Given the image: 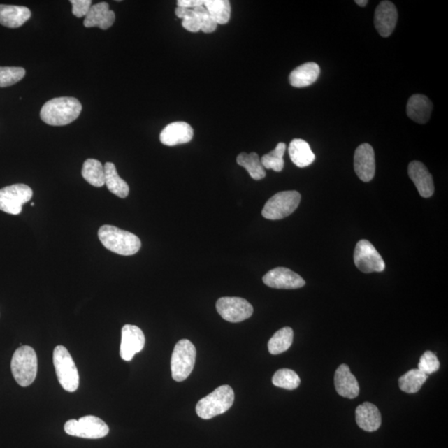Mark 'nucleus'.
<instances>
[{
	"instance_id": "1",
	"label": "nucleus",
	"mask_w": 448,
	"mask_h": 448,
	"mask_svg": "<svg viewBox=\"0 0 448 448\" xmlns=\"http://www.w3.org/2000/svg\"><path fill=\"white\" fill-rule=\"evenodd\" d=\"M82 106L74 97H57L43 105L40 117L48 125L61 127L68 125L81 114Z\"/></svg>"
},
{
	"instance_id": "2",
	"label": "nucleus",
	"mask_w": 448,
	"mask_h": 448,
	"mask_svg": "<svg viewBox=\"0 0 448 448\" xmlns=\"http://www.w3.org/2000/svg\"><path fill=\"white\" fill-rule=\"evenodd\" d=\"M99 237L106 250L119 255H134L140 250V239L136 235L114 226L104 225L101 227Z\"/></svg>"
},
{
	"instance_id": "3",
	"label": "nucleus",
	"mask_w": 448,
	"mask_h": 448,
	"mask_svg": "<svg viewBox=\"0 0 448 448\" xmlns=\"http://www.w3.org/2000/svg\"><path fill=\"white\" fill-rule=\"evenodd\" d=\"M11 370L13 378L22 387L32 384L38 373V358L35 350L28 345L17 349L12 358Z\"/></svg>"
},
{
	"instance_id": "4",
	"label": "nucleus",
	"mask_w": 448,
	"mask_h": 448,
	"mask_svg": "<svg viewBox=\"0 0 448 448\" xmlns=\"http://www.w3.org/2000/svg\"><path fill=\"white\" fill-rule=\"evenodd\" d=\"M233 389L229 385H222L198 402L196 412L199 418L211 419L227 412L233 406Z\"/></svg>"
},
{
	"instance_id": "5",
	"label": "nucleus",
	"mask_w": 448,
	"mask_h": 448,
	"mask_svg": "<svg viewBox=\"0 0 448 448\" xmlns=\"http://www.w3.org/2000/svg\"><path fill=\"white\" fill-rule=\"evenodd\" d=\"M57 380L66 391L75 392L79 387V375L76 365L68 350L63 345H57L53 352Z\"/></svg>"
},
{
	"instance_id": "6",
	"label": "nucleus",
	"mask_w": 448,
	"mask_h": 448,
	"mask_svg": "<svg viewBox=\"0 0 448 448\" xmlns=\"http://www.w3.org/2000/svg\"><path fill=\"white\" fill-rule=\"evenodd\" d=\"M196 349L189 340H181L175 346L171 356L172 378L182 382L192 374L196 361Z\"/></svg>"
},
{
	"instance_id": "7",
	"label": "nucleus",
	"mask_w": 448,
	"mask_h": 448,
	"mask_svg": "<svg viewBox=\"0 0 448 448\" xmlns=\"http://www.w3.org/2000/svg\"><path fill=\"white\" fill-rule=\"evenodd\" d=\"M301 198L300 193L295 190L279 192L266 203L261 215L270 220L285 219L298 208Z\"/></svg>"
},
{
	"instance_id": "8",
	"label": "nucleus",
	"mask_w": 448,
	"mask_h": 448,
	"mask_svg": "<svg viewBox=\"0 0 448 448\" xmlns=\"http://www.w3.org/2000/svg\"><path fill=\"white\" fill-rule=\"evenodd\" d=\"M64 430L70 436L87 439L103 438L109 433L108 426L104 421L92 415L68 421L64 425Z\"/></svg>"
},
{
	"instance_id": "9",
	"label": "nucleus",
	"mask_w": 448,
	"mask_h": 448,
	"mask_svg": "<svg viewBox=\"0 0 448 448\" xmlns=\"http://www.w3.org/2000/svg\"><path fill=\"white\" fill-rule=\"evenodd\" d=\"M33 197L29 186L17 184L0 189V210L13 215H19L22 207Z\"/></svg>"
},
{
	"instance_id": "10",
	"label": "nucleus",
	"mask_w": 448,
	"mask_h": 448,
	"mask_svg": "<svg viewBox=\"0 0 448 448\" xmlns=\"http://www.w3.org/2000/svg\"><path fill=\"white\" fill-rule=\"evenodd\" d=\"M354 261L362 273H381L385 269L384 261L373 244L363 239L358 242L354 252Z\"/></svg>"
},
{
	"instance_id": "11",
	"label": "nucleus",
	"mask_w": 448,
	"mask_h": 448,
	"mask_svg": "<svg viewBox=\"0 0 448 448\" xmlns=\"http://www.w3.org/2000/svg\"><path fill=\"white\" fill-rule=\"evenodd\" d=\"M216 308L225 321L238 323L247 320L254 313V308L241 297H222L216 303Z\"/></svg>"
},
{
	"instance_id": "12",
	"label": "nucleus",
	"mask_w": 448,
	"mask_h": 448,
	"mask_svg": "<svg viewBox=\"0 0 448 448\" xmlns=\"http://www.w3.org/2000/svg\"><path fill=\"white\" fill-rule=\"evenodd\" d=\"M145 338L138 326H124L122 330V344L120 354L123 361H131L135 354L144 349Z\"/></svg>"
},
{
	"instance_id": "13",
	"label": "nucleus",
	"mask_w": 448,
	"mask_h": 448,
	"mask_svg": "<svg viewBox=\"0 0 448 448\" xmlns=\"http://www.w3.org/2000/svg\"><path fill=\"white\" fill-rule=\"evenodd\" d=\"M265 285L276 289H297L303 287L305 282L300 275L286 268L269 270L263 277Z\"/></svg>"
},
{
	"instance_id": "14",
	"label": "nucleus",
	"mask_w": 448,
	"mask_h": 448,
	"mask_svg": "<svg viewBox=\"0 0 448 448\" xmlns=\"http://www.w3.org/2000/svg\"><path fill=\"white\" fill-rule=\"evenodd\" d=\"M354 167L357 176L363 182H370L375 175L374 149L367 143L359 146L354 153Z\"/></svg>"
},
{
	"instance_id": "15",
	"label": "nucleus",
	"mask_w": 448,
	"mask_h": 448,
	"mask_svg": "<svg viewBox=\"0 0 448 448\" xmlns=\"http://www.w3.org/2000/svg\"><path fill=\"white\" fill-rule=\"evenodd\" d=\"M398 22V11L392 2H381L375 13V25L377 31L384 38H388L393 32Z\"/></svg>"
},
{
	"instance_id": "16",
	"label": "nucleus",
	"mask_w": 448,
	"mask_h": 448,
	"mask_svg": "<svg viewBox=\"0 0 448 448\" xmlns=\"http://www.w3.org/2000/svg\"><path fill=\"white\" fill-rule=\"evenodd\" d=\"M194 136L192 126L185 122H176L168 124L159 136L161 143L168 146L189 143Z\"/></svg>"
},
{
	"instance_id": "17",
	"label": "nucleus",
	"mask_w": 448,
	"mask_h": 448,
	"mask_svg": "<svg viewBox=\"0 0 448 448\" xmlns=\"http://www.w3.org/2000/svg\"><path fill=\"white\" fill-rule=\"evenodd\" d=\"M335 387L339 396L353 399L359 396L358 381L347 365H341L335 374Z\"/></svg>"
},
{
	"instance_id": "18",
	"label": "nucleus",
	"mask_w": 448,
	"mask_h": 448,
	"mask_svg": "<svg viewBox=\"0 0 448 448\" xmlns=\"http://www.w3.org/2000/svg\"><path fill=\"white\" fill-rule=\"evenodd\" d=\"M409 175L423 198L431 197L434 193L433 176L427 167L420 161H412L409 166Z\"/></svg>"
},
{
	"instance_id": "19",
	"label": "nucleus",
	"mask_w": 448,
	"mask_h": 448,
	"mask_svg": "<svg viewBox=\"0 0 448 448\" xmlns=\"http://www.w3.org/2000/svg\"><path fill=\"white\" fill-rule=\"evenodd\" d=\"M115 20V13L110 10L109 4L101 2L91 7L83 24L87 28L97 27L101 29L106 30L113 25Z\"/></svg>"
},
{
	"instance_id": "20",
	"label": "nucleus",
	"mask_w": 448,
	"mask_h": 448,
	"mask_svg": "<svg viewBox=\"0 0 448 448\" xmlns=\"http://www.w3.org/2000/svg\"><path fill=\"white\" fill-rule=\"evenodd\" d=\"M356 419L359 427L366 432L377 431L382 423L378 407L368 402L357 407Z\"/></svg>"
},
{
	"instance_id": "21",
	"label": "nucleus",
	"mask_w": 448,
	"mask_h": 448,
	"mask_svg": "<svg viewBox=\"0 0 448 448\" xmlns=\"http://www.w3.org/2000/svg\"><path fill=\"white\" fill-rule=\"evenodd\" d=\"M30 17L31 11L27 7L0 4V24L7 28H20Z\"/></svg>"
},
{
	"instance_id": "22",
	"label": "nucleus",
	"mask_w": 448,
	"mask_h": 448,
	"mask_svg": "<svg viewBox=\"0 0 448 448\" xmlns=\"http://www.w3.org/2000/svg\"><path fill=\"white\" fill-rule=\"evenodd\" d=\"M433 104L427 96L421 94L412 95L407 104V114L417 123H427L431 117Z\"/></svg>"
},
{
	"instance_id": "23",
	"label": "nucleus",
	"mask_w": 448,
	"mask_h": 448,
	"mask_svg": "<svg viewBox=\"0 0 448 448\" xmlns=\"http://www.w3.org/2000/svg\"><path fill=\"white\" fill-rule=\"evenodd\" d=\"M320 66L316 63L304 64L295 68L290 74L289 81L294 87L301 88L312 85L320 75Z\"/></svg>"
},
{
	"instance_id": "24",
	"label": "nucleus",
	"mask_w": 448,
	"mask_h": 448,
	"mask_svg": "<svg viewBox=\"0 0 448 448\" xmlns=\"http://www.w3.org/2000/svg\"><path fill=\"white\" fill-rule=\"evenodd\" d=\"M288 152H289L291 161L294 162L297 167H308L312 165L315 159H316L308 142L301 139H294L292 140Z\"/></svg>"
},
{
	"instance_id": "25",
	"label": "nucleus",
	"mask_w": 448,
	"mask_h": 448,
	"mask_svg": "<svg viewBox=\"0 0 448 448\" xmlns=\"http://www.w3.org/2000/svg\"><path fill=\"white\" fill-rule=\"evenodd\" d=\"M105 185L110 192L117 197L125 198L130 192V188L125 180L119 176L113 163L108 162L104 166Z\"/></svg>"
},
{
	"instance_id": "26",
	"label": "nucleus",
	"mask_w": 448,
	"mask_h": 448,
	"mask_svg": "<svg viewBox=\"0 0 448 448\" xmlns=\"http://www.w3.org/2000/svg\"><path fill=\"white\" fill-rule=\"evenodd\" d=\"M237 162L239 166L246 168L248 174L255 180H261L265 178V168L261 165L259 155L255 152L247 154L243 152L237 157Z\"/></svg>"
},
{
	"instance_id": "27",
	"label": "nucleus",
	"mask_w": 448,
	"mask_h": 448,
	"mask_svg": "<svg viewBox=\"0 0 448 448\" xmlns=\"http://www.w3.org/2000/svg\"><path fill=\"white\" fill-rule=\"evenodd\" d=\"M428 378L427 375L418 369L410 370L399 378V389L407 393H418Z\"/></svg>"
},
{
	"instance_id": "28",
	"label": "nucleus",
	"mask_w": 448,
	"mask_h": 448,
	"mask_svg": "<svg viewBox=\"0 0 448 448\" xmlns=\"http://www.w3.org/2000/svg\"><path fill=\"white\" fill-rule=\"evenodd\" d=\"M82 175L88 183L95 187H101L105 185L104 167L95 159H88L84 162Z\"/></svg>"
},
{
	"instance_id": "29",
	"label": "nucleus",
	"mask_w": 448,
	"mask_h": 448,
	"mask_svg": "<svg viewBox=\"0 0 448 448\" xmlns=\"http://www.w3.org/2000/svg\"><path fill=\"white\" fill-rule=\"evenodd\" d=\"M294 330L291 327H284L277 331L269 340V352L279 354L287 352L294 342Z\"/></svg>"
},
{
	"instance_id": "30",
	"label": "nucleus",
	"mask_w": 448,
	"mask_h": 448,
	"mask_svg": "<svg viewBox=\"0 0 448 448\" xmlns=\"http://www.w3.org/2000/svg\"><path fill=\"white\" fill-rule=\"evenodd\" d=\"M203 6L217 24H228L231 16V4L229 0H205Z\"/></svg>"
},
{
	"instance_id": "31",
	"label": "nucleus",
	"mask_w": 448,
	"mask_h": 448,
	"mask_svg": "<svg viewBox=\"0 0 448 448\" xmlns=\"http://www.w3.org/2000/svg\"><path fill=\"white\" fill-rule=\"evenodd\" d=\"M286 148V144L281 142V143L277 144V147L272 152L263 155L261 159V162L264 168L281 172L283 170L284 165H285L283 157L284 154H285Z\"/></svg>"
},
{
	"instance_id": "32",
	"label": "nucleus",
	"mask_w": 448,
	"mask_h": 448,
	"mask_svg": "<svg viewBox=\"0 0 448 448\" xmlns=\"http://www.w3.org/2000/svg\"><path fill=\"white\" fill-rule=\"evenodd\" d=\"M273 384L278 388L294 390L299 387L301 380L298 375L289 369H281L275 373Z\"/></svg>"
},
{
	"instance_id": "33",
	"label": "nucleus",
	"mask_w": 448,
	"mask_h": 448,
	"mask_svg": "<svg viewBox=\"0 0 448 448\" xmlns=\"http://www.w3.org/2000/svg\"><path fill=\"white\" fill-rule=\"evenodd\" d=\"M25 69L15 66H0V87L15 85L25 76Z\"/></svg>"
},
{
	"instance_id": "34",
	"label": "nucleus",
	"mask_w": 448,
	"mask_h": 448,
	"mask_svg": "<svg viewBox=\"0 0 448 448\" xmlns=\"http://www.w3.org/2000/svg\"><path fill=\"white\" fill-rule=\"evenodd\" d=\"M175 15L182 20V26L189 32L198 33L201 30L196 13L192 8L177 7Z\"/></svg>"
},
{
	"instance_id": "35",
	"label": "nucleus",
	"mask_w": 448,
	"mask_h": 448,
	"mask_svg": "<svg viewBox=\"0 0 448 448\" xmlns=\"http://www.w3.org/2000/svg\"><path fill=\"white\" fill-rule=\"evenodd\" d=\"M439 368H440V362H439L436 354L433 352H425L423 356H421L418 370L423 372L424 374L428 376L432 375L433 373L437 372Z\"/></svg>"
},
{
	"instance_id": "36",
	"label": "nucleus",
	"mask_w": 448,
	"mask_h": 448,
	"mask_svg": "<svg viewBox=\"0 0 448 448\" xmlns=\"http://www.w3.org/2000/svg\"><path fill=\"white\" fill-rule=\"evenodd\" d=\"M195 13H196L199 24H201V31L205 34H211L215 32L218 27L216 22L212 20V17L208 12L205 6H199L193 8Z\"/></svg>"
},
{
	"instance_id": "37",
	"label": "nucleus",
	"mask_w": 448,
	"mask_h": 448,
	"mask_svg": "<svg viewBox=\"0 0 448 448\" xmlns=\"http://www.w3.org/2000/svg\"><path fill=\"white\" fill-rule=\"evenodd\" d=\"M73 6V15L78 17H86L92 7L91 0H71Z\"/></svg>"
},
{
	"instance_id": "38",
	"label": "nucleus",
	"mask_w": 448,
	"mask_h": 448,
	"mask_svg": "<svg viewBox=\"0 0 448 448\" xmlns=\"http://www.w3.org/2000/svg\"><path fill=\"white\" fill-rule=\"evenodd\" d=\"M205 0H179L177 2V6L184 7L187 8H194L199 6H203Z\"/></svg>"
},
{
	"instance_id": "39",
	"label": "nucleus",
	"mask_w": 448,
	"mask_h": 448,
	"mask_svg": "<svg viewBox=\"0 0 448 448\" xmlns=\"http://www.w3.org/2000/svg\"><path fill=\"white\" fill-rule=\"evenodd\" d=\"M356 3L359 6L365 7L367 6L368 1L367 0H356Z\"/></svg>"
},
{
	"instance_id": "40",
	"label": "nucleus",
	"mask_w": 448,
	"mask_h": 448,
	"mask_svg": "<svg viewBox=\"0 0 448 448\" xmlns=\"http://www.w3.org/2000/svg\"><path fill=\"white\" fill-rule=\"evenodd\" d=\"M31 206L34 207V203H31Z\"/></svg>"
}]
</instances>
